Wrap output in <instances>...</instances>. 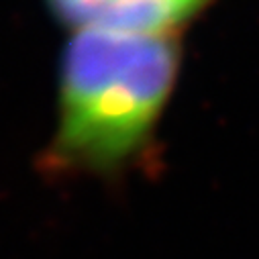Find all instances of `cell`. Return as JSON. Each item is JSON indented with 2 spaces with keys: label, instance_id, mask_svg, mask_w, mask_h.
<instances>
[{
  "label": "cell",
  "instance_id": "obj_1",
  "mask_svg": "<svg viewBox=\"0 0 259 259\" xmlns=\"http://www.w3.org/2000/svg\"><path fill=\"white\" fill-rule=\"evenodd\" d=\"M180 59L178 35L78 29L63 55L53 163L98 176L139 163L151 149Z\"/></svg>",
  "mask_w": 259,
  "mask_h": 259
},
{
  "label": "cell",
  "instance_id": "obj_2",
  "mask_svg": "<svg viewBox=\"0 0 259 259\" xmlns=\"http://www.w3.org/2000/svg\"><path fill=\"white\" fill-rule=\"evenodd\" d=\"M51 5L78 29L178 35L208 9V0H51Z\"/></svg>",
  "mask_w": 259,
  "mask_h": 259
}]
</instances>
